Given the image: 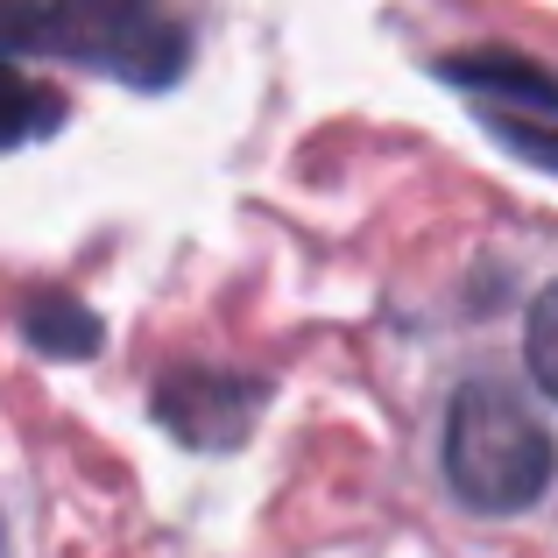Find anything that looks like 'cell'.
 Here are the masks:
<instances>
[{"label":"cell","mask_w":558,"mask_h":558,"mask_svg":"<svg viewBox=\"0 0 558 558\" xmlns=\"http://www.w3.org/2000/svg\"><path fill=\"white\" fill-rule=\"evenodd\" d=\"M0 50L8 57H64L142 93L184 71V28L135 0H0Z\"/></svg>","instance_id":"cell-1"},{"label":"cell","mask_w":558,"mask_h":558,"mask_svg":"<svg viewBox=\"0 0 558 558\" xmlns=\"http://www.w3.org/2000/svg\"><path fill=\"white\" fill-rule=\"evenodd\" d=\"M558 474L551 432L495 381H466L446 410V481L481 517H517Z\"/></svg>","instance_id":"cell-2"},{"label":"cell","mask_w":558,"mask_h":558,"mask_svg":"<svg viewBox=\"0 0 558 558\" xmlns=\"http://www.w3.org/2000/svg\"><path fill=\"white\" fill-rule=\"evenodd\" d=\"M269 410V381L241 368H170L156 375V417L191 452H233Z\"/></svg>","instance_id":"cell-3"},{"label":"cell","mask_w":558,"mask_h":558,"mask_svg":"<svg viewBox=\"0 0 558 558\" xmlns=\"http://www.w3.org/2000/svg\"><path fill=\"white\" fill-rule=\"evenodd\" d=\"M446 85H466V93L495 99V113H531V121H551L558 128V71H545L537 57H517V50H466V57H446Z\"/></svg>","instance_id":"cell-4"},{"label":"cell","mask_w":558,"mask_h":558,"mask_svg":"<svg viewBox=\"0 0 558 558\" xmlns=\"http://www.w3.org/2000/svg\"><path fill=\"white\" fill-rule=\"evenodd\" d=\"M22 332H28V347L50 354V361H85V354H99V340H107L99 312H93V304H78V298H64V290L28 298L22 304Z\"/></svg>","instance_id":"cell-5"},{"label":"cell","mask_w":558,"mask_h":558,"mask_svg":"<svg viewBox=\"0 0 558 558\" xmlns=\"http://www.w3.org/2000/svg\"><path fill=\"white\" fill-rule=\"evenodd\" d=\"M64 128V93L28 78L22 64H0V149H22Z\"/></svg>","instance_id":"cell-6"},{"label":"cell","mask_w":558,"mask_h":558,"mask_svg":"<svg viewBox=\"0 0 558 558\" xmlns=\"http://www.w3.org/2000/svg\"><path fill=\"white\" fill-rule=\"evenodd\" d=\"M523 361H531V381L558 403V283H545L531 298V318H523Z\"/></svg>","instance_id":"cell-7"},{"label":"cell","mask_w":558,"mask_h":558,"mask_svg":"<svg viewBox=\"0 0 558 558\" xmlns=\"http://www.w3.org/2000/svg\"><path fill=\"white\" fill-rule=\"evenodd\" d=\"M488 135L502 142V149H517L523 163H537V170H551V178H558V128L551 121H531V113H495L488 107Z\"/></svg>","instance_id":"cell-8"},{"label":"cell","mask_w":558,"mask_h":558,"mask_svg":"<svg viewBox=\"0 0 558 558\" xmlns=\"http://www.w3.org/2000/svg\"><path fill=\"white\" fill-rule=\"evenodd\" d=\"M0 558H8V531H0Z\"/></svg>","instance_id":"cell-9"}]
</instances>
